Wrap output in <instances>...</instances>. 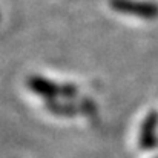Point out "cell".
Returning <instances> with one entry per match:
<instances>
[{
	"label": "cell",
	"instance_id": "4",
	"mask_svg": "<svg viewBox=\"0 0 158 158\" xmlns=\"http://www.w3.org/2000/svg\"><path fill=\"white\" fill-rule=\"evenodd\" d=\"M157 158H158V157H157Z\"/></svg>",
	"mask_w": 158,
	"mask_h": 158
},
{
	"label": "cell",
	"instance_id": "3",
	"mask_svg": "<svg viewBox=\"0 0 158 158\" xmlns=\"http://www.w3.org/2000/svg\"><path fill=\"white\" fill-rule=\"evenodd\" d=\"M155 127H157V114L152 110L148 118L144 120V124L141 127V134H140V146L143 149H149L154 148L157 140H155Z\"/></svg>",
	"mask_w": 158,
	"mask_h": 158
},
{
	"label": "cell",
	"instance_id": "2",
	"mask_svg": "<svg viewBox=\"0 0 158 158\" xmlns=\"http://www.w3.org/2000/svg\"><path fill=\"white\" fill-rule=\"evenodd\" d=\"M28 86L31 91L35 94L46 97V98H55L57 95H64V97H72L75 95V88L74 86H58L55 83H51L46 78L42 77H29L28 78Z\"/></svg>",
	"mask_w": 158,
	"mask_h": 158
},
{
	"label": "cell",
	"instance_id": "1",
	"mask_svg": "<svg viewBox=\"0 0 158 158\" xmlns=\"http://www.w3.org/2000/svg\"><path fill=\"white\" fill-rule=\"evenodd\" d=\"M110 8L129 14V15H137L141 19H157L158 17V5L149 3V2H134V0H110L109 2Z\"/></svg>",
	"mask_w": 158,
	"mask_h": 158
}]
</instances>
